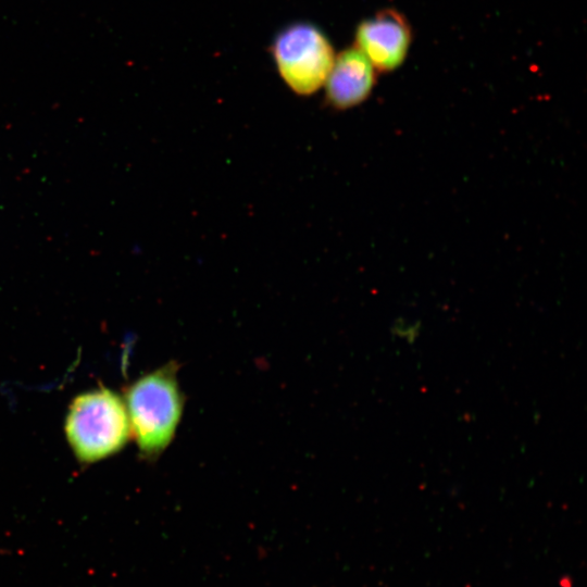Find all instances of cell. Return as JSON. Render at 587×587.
<instances>
[{"label":"cell","mask_w":587,"mask_h":587,"mask_svg":"<svg viewBox=\"0 0 587 587\" xmlns=\"http://www.w3.org/2000/svg\"><path fill=\"white\" fill-rule=\"evenodd\" d=\"M273 54L280 76L299 95L316 91L325 83L335 59L326 36L309 23L283 29L274 40Z\"/></svg>","instance_id":"obj_3"},{"label":"cell","mask_w":587,"mask_h":587,"mask_svg":"<svg viewBox=\"0 0 587 587\" xmlns=\"http://www.w3.org/2000/svg\"><path fill=\"white\" fill-rule=\"evenodd\" d=\"M65 432L77 459L90 463L120 451L128 440L130 425L121 398L99 388L73 400Z\"/></svg>","instance_id":"obj_2"},{"label":"cell","mask_w":587,"mask_h":587,"mask_svg":"<svg viewBox=\"0 0 587 587\" xmlns=\"http://www.w3.org/2000/svg\"><path fill=\"white\" fill-rule=\"evenodd\" d=\"M127 415L140 451L160 454L172 441L184 399L176 365L167 364L138 378L126 390Z\"/></svg>","instance_id":"obj_1"},{"label":"cell","mask_w":587,"mask_h":587,"mask_svg":"<svg viewBox=\"0 0 587 587\" xmlns=\"http://www.w3.org/2000/svg\"><path fill=\"white\" fill-rule=\"evenodd\" d=\"M357 47L379 71H391L404 60L411 32L405 20L392 10L363 21L357 29Z\"/></svg>","instance_id":"obj_4"},{"label":"cell","mask_w":587,"mask_h":587,"mask_svg":"<svg viewBox=\"0 0 587 587\" xmlns=\"http://www.w3.org/2000/svg\"><path fill=\"white\" fill-rule=\"evenodd\" d=\"M374 66L358 48L339 53L325 80L328 101L336 108L347 109L362 102L374 85Z\"/></svg>","instance_id":"obj_5"}]
</instances>
